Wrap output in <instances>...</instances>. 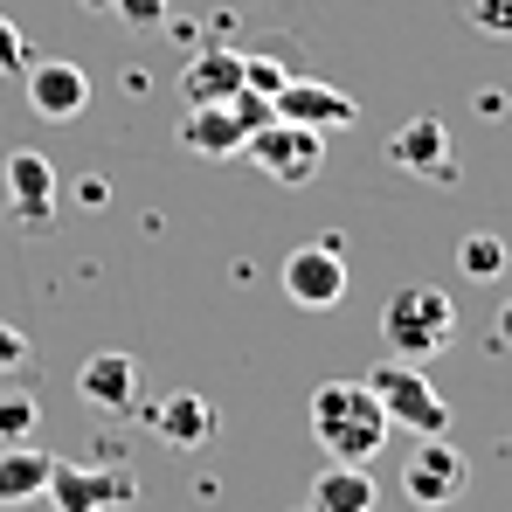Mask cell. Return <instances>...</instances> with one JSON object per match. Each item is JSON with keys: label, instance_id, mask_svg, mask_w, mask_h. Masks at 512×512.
<instances>
[{"label": "cell", "instance_id": "cell-1", "mask_svg": "<svg viewBox=\"0 0 512 512\" xmlns=\"http://www.w3.org/2000/svg\"><path fill=\"white\" fill-rule=\"evenodd\" d=\"M388 409L374 402L367 381H319L312 395V436L333 464H374L381 443H388Z\"/></svg>", "mask_w": 512, "mask_h": 512}, {"label": "cell", "instance_id": "cell-2", "mask_svg": "<svg viewBox=\"0 0 512 512\" xmlns=\"http://www.w3.org/2000/svg\"><path fill=\"white\" fill-rule=\"evenodd\" d=\"M381 340H388L395 360L429 367L443 346L457 340V305H450V291H443V284H402V291L381 305Z\"/></svg>", "mask_w": 512, "mask_h": 512}, {"label": "cell", "instance_id": "cell-3", "mask_svg": "<svg viewBox=\"0 0 512 512\" xmlns=\"http://www.w3.org/2000/svg\"><path fill=\"white\" fill-rule=\"evenodd\" d=\"M243 153H250L277 187H312L319 167H326V132L291 125V118H270V125H256L250 139H243Z\"/></svg>", "mask_w": 512, "mask_h": 512}, {"label": "cell", "instance_id": "cell-4", "mask_svg": "<svg viewBox=\"0 0 512 512\" xmlns=\"http://www.w3.org/2000/svg\"><path fill=\"white\" fill-rule=\"evenodd\" d=\"M367 388H374V402L388 409V423L416 429V436H450V402L423 381L416 360H388V367H374Z\"/></svg>", "mask_w": 512, "mask_h": 512}, {"label": "cell", "instance_id": "cell-5", "mask_svg": "<svg viewBox=\"0 0 512 512\" xmlns=\"http://www.w3.org/2000/svg\"><path fill=\"white\" fill-rule=\"evenodd\" d=\"M471 492V464H464V450L450 443V436H423L416 450H409V464H402V499L423 512H443L457 506Z\"/></svg>", "mask_w": 512, "mask_h": 512}, {"label": "cell", "instance_id": "cell-6", "mask_svg": "<svg viewBox=\"0 0 512 512\" xmlns=\"http://www.w3.org/2000/svg\"><path fill=\"white\" fill-rule=\"evenodd\" d=\"M284 298L298 305V312H333L346 298V243L340 236H319V243H298V250L284 256Z\"/></svg>", "mask_w": 512, "mask_h": 512}, {"label": "cell", "instance_id": "cell-7", "mask_svg": "<svg viewBox=\"0 0 512 512\" xmlns=\"http://www.w3.org/2000/svg\"><path fill=\"white\" fill-rule=\"evenodd\" d=\"M56 512H118L139 499V478L132 471H90V464H63L49 471V492H42Z\"/></svg>", "mask_w": 512, "mask_h": 512}, {"label": "cell", "instance_id": "cell-8", "mask_svg": "<svg viewBox=\"0 0 512 512\" xmlns=\"http://www.w3.org/2000/svg\"><path fill=\"white\" fill-rule=\"evenodd\" d=\"M270 111L291 118V125H312V132H346L360 118V104L340 84H312V77H284V90L270 97Z\"/></svg>", "mask_w": 512, "mask_h": 512}, {"label": "cell", "instance_id": "cell-9", "mask_svg": "<svg viewBox=\"0 0 512 512\" xmlns=\"http://www.w3.org/2000/svg\"><path fill=\"white\" fill-rule=\"evenodd\" d=\"M250 132L256 125L243 118L236 97H222V104H187V118H180V146L201 153V160H236Z\"/></svg>", "mask_w": 512, "mask_h": 512}, {"label": "cell", "instance_id": "cell-10", "mask_svg": "<svg viewBox=\"0 0 512 512\" xmlns=\"http://www.w3.org/2000/svg\"><path fill=\"white\" fill-rule=\"evenodd\" d=\"M21 84H28V111L49 118V125L84 118V104H90V77L77 70V63H56V56H49V63H28Z\"/></svg>", "mask_w": 512, "mask_h": 512}, {"label": "cell", "instance_id": "cell-11", "mask_svg": "<svg viewBox=\"0 0 512 512\" xmlns=\"http://www.w3.org/2000/svg\"><path fill=\"white\" fill-rule=\"evenodd\" d=\"M0 173H7L14 215L42 236V229L56 222V160H49V153H7V160H0Z\"/></svg>", "mask_w": 512, "mask_h": 512}, {"label": "cell", "instance_id": "cell-12", "mask_svg": "<svg viewBox=\"0 0 512 512\" xmlns=\"http://www.w3.org/2000/svg\"><path fill=\"white\" fill-rule=\"evenodd\" d=\"M388 160L402 173H423V180H457V167H450V125L443 118H409V125H395V139H388Z\"/></svg>", "mask_w": 512, "mask_h": 512}, {"label": "cell", "instance_id": "cell-13", "mask_svg": "<svg viewBox=\"0 0 512 512\" xmlns=\"http://www.w3.org/2000/svg\"><path fill=\"white\" fill-rule=\"evenodd\" d=\"M215 429H222L215 402H208V395H194V388H180V395H167V402L153 409V436H160L167 450H201Z\"/></svg>", "mask_w": 512, "mask_h": 512}, {"label": "cell", "instance_id": "cell-14", "mask_svg": "<svg viewBox=\"0 0 512 512\" xmlns=\"http://www.w3.org/2000/svg\"><path fill=\"white\" fill-rule=\"evenodd\" d=\"M77 395L90 409H132L139 402V360L132 353H90L77 367Z\"/></svg>", "mask_w": 512, "mask_h": 512}, {"label": "cell", "instance_id": "cell-15", "mask_svg": "<svg viewBox=\"0 0 512 512\" xmlns=\"http://www.w3.org/2000/svg\"><path fill=\"white\" fill-rule=\"evenodd\" d=\"M243 90V49H194L187 56V70H180V97L187 104H222V97H236Z\"/></svg>", "mask_w": 512, "mask_h": 512}, {"label": "cell", "instance_id": "cell-16", "mask_svg": "<svg viewBox=\"0 0 512 512\" xmlns=\"http://www.w3.org/2000/svg\"><path fill=\"white\" fill-rule=\"evenodd\" d=\"M49 471L56 457L35 450V443H0V506H35L49 492Z\"/></svg>", "mask_w": 512, "mask_h": 512}, {"label": "cell", "instance_id": "cell-17", "mask_svg": "<svg viewBox=\"0 0 512 512\" xmlns=\"http://www.w3.org/2000/svg\"><path fill=\"white\" fill-rule=\"evenodd\" d=\"M374 506H381V492H374L367 464H326L312 478V512H374Z\"/></svg>", "mask_w": 512, "mask_h": 512}, {"label": "cell", "instance_id": "cell-18", "mask_svg": "<svg viewBox=\"0 0 512 512\" xmlns=\"http://www.w3.org/2000/svg\"><path fill=\"white\" fill-rule=\"evenodd\" d=\"M457 270H464L471 284H499V277H506V243H499L492 229H471V236L457 243Z\"/></svg>", "mask_w": 512, "mask_h": 512}, {"label": "cell", "instance_id": "cell-19", "mask_svg": "<svg viewBox=\"0 0 512 512\" xmlns=\"http://www.w3.org/2000/svg\"><path fill=\"white\" fill-rule=\"evenodd\" d=\"M35 423H42V409H35V395H0V443H28L35 436Z\"/></svg>", "mask_w": 512, "mask_h": 512}, {"label": "cell", "instance_id": "cell-20", "mask_svg": "<svg viewBox=\"0 0 512 512\" xmlns=\"http://www.w3.org/2000/svg\"><path fill=\"white\" fill-rule=\"evenodd\" d=\"M284 77H291V70H284L277 56H243V90H256V97H277Z\"/></svg>", "mask_w": 512, "mask_h": 512}, {"label": "cell", "instance_id": "cell-21", "mask_svg": "<svg viewBox=\"0 0 512 512\" xmlns=\"http://www.w3.org/2000/svg\"><path fill=\"white\" fill-rule=\"evenodd\" d=\"M464 14H471V28H485V35H512V0H464Z\"/></svg>", "mask_w": 512, "mask_h": 512}, {"label": "cell", "instance_id": "cell-22", "mask_svg": "<svg viewBox=\"0 0 512 512\" xmlns=\"http://www.w3.org/2000/svg\"><path fill=\"white\" fill-rule=\"evenodd\" d=\"M28 63H35V56H28V42H21V28H14V21L0 14V77H21Z\"/></svg>", "mask_w": 512, "mask_h": 512}, {"label": "cell", "instance_id": "cell-23", "mask_svg": "<svg viewBox=\"0 0 512 512\" xmlns=\"http://www.w3.org/2000/svg\"><path fill=\"white\" fill-rule=\"evenodd\" d=\"M14 367H28V333L0 319V374H14Z\"/></svg>", "mask_w": 512, "mask_h": 512}, {"label": "cell", "instance_id": "cell-24", "mask_svg": "<svg viewBox=\"0 0 512 512\" xmlns=\"http://www.w3.org/2000/svg\"><path fill=\"white\" fill-rule=\"evenodd\" d=\"M111 7H118V14H125L132 28H153V21H167L173 0H111Z\"/></svg>", "mask_w": 512, "mask_h": 512}, {"label": "cell", "instance_id": "cell-25", "mask_svg": "<svg viewBox=\"0 0 512 512\" xmlns=\"http://www.w3.org/2000/svg\"><path fill=\"white\" fill-rule=\"evenodd\" d=\"M478 118H506V90H478Z\"/></svg>", "mask_w": 512, "mask_h": 512}, {"label": "cell", "instance_id": "cell-26", "mask_svg": "<svg viewBox=\"0 0 512 512\" xmlns=\"http://www.w3.org/2000/svg\"><path fill=\"white\" fill-rule=\"evenodd\" d=\"M499 346H512V305L499 312Z\"/></svg>", "mask_w": 512, "mask_h": 512}, {"label": "cell", "instance_id": "cell-27", "mask_svg": "<svg viewBox=\"0 0 512 512\" xmlns=\"http://www.w3.org/2000/svg\"><path fill=\"white\" fill-rule=\"evenodd\" d=\"M84 7H111V0H84Z\"/></svg>", "mask_w": 512, "mask_h": 512}, {"label": "cell", "instance_id": "cell-28", "mask_svg": "<svg viewBox=\"0 0 512 512\" xmlns=\"http://www.w3.org/2000/svg\"><path fill=\"white\" fill-rule=\"evenodd\" d=\"M305 512H312V506H305Z\"/></svg>", "mask_w": 512, "mask_h": 512}]
</instances>
